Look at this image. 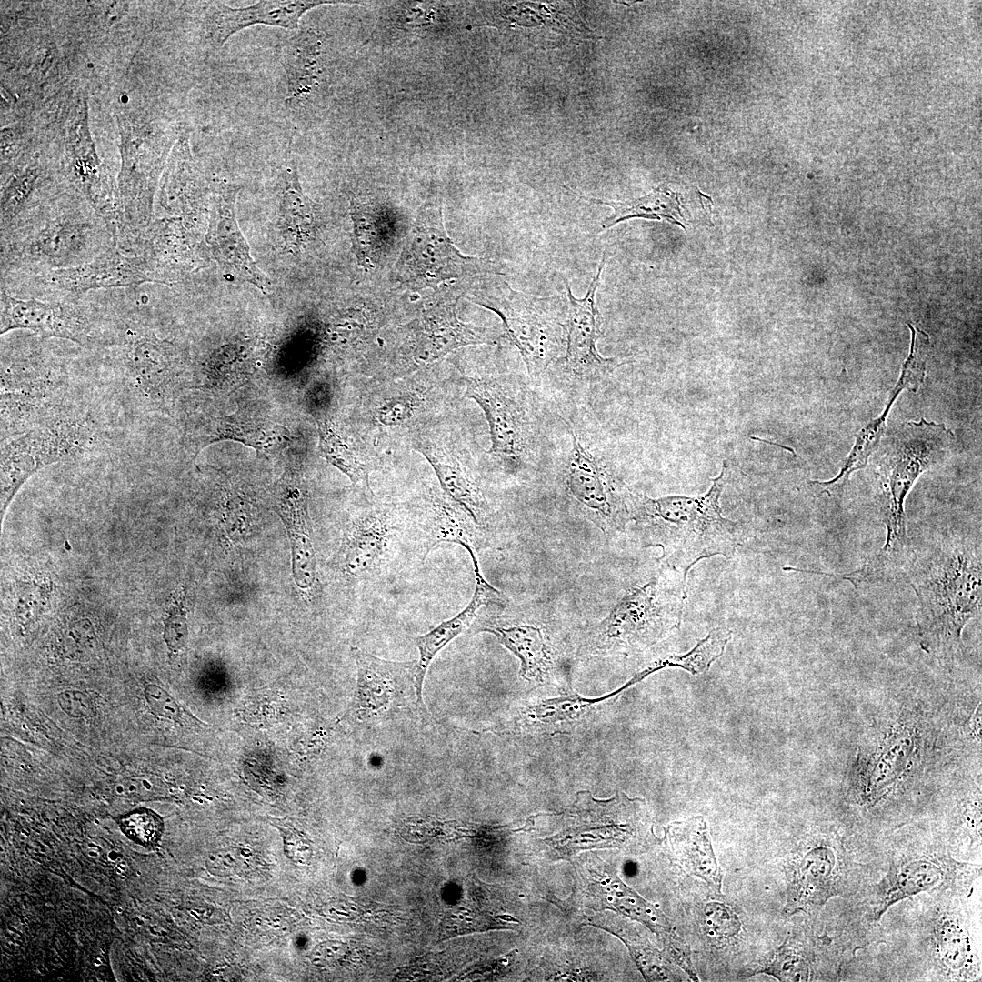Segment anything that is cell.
I'll return each mask as SVG.
<instances>
[{
  "label": "cell",
  "instance_id": "cell-22",
  "mask_svg": "<svg viewBox=\"0 0 982 982\" xmlns=\"http://www.w3.org/2000/svg\"><path fill=\"white\" fill-rule=\"evenodd\" d=\"M908 326L911 331L909 354L903 364L899 378L890 394L886 407L877 417L869 421L857 434L855 444L838 474L830 480L819 481L818 483L822 492L829 496L840 492L850 475L866 466L869 456L877 449L883 438L889 411L901 391L904 389L916 391L925 380V348L928 343V337L924 332L919 331L911 324H908Z\"/></svg>",
  "mask_w": 982,
  "mask_h": 982
},
{
  "label": "cell",
  "instance_id": "cell-36",
  "mask_svg": "<svg viewBox=\"0 0 982 982\" xmlns=\"http://www.w3.org/2000/svg\"><path fill=\"white\" fill-rule=\"evenodd\" d=\"M316 424L319 433V448L327 462L346 474L354 485L362 483L370 489L369 475L379 468V462L359 455L326 416L316 418Z\"/></svg>",
  "mask_w": 982,
  "mask_h": 982
},
{
  "label": "cell",
  "instance_id": "cell-19",
  "mask_svg": "<svg viewBox=\"0 0 982 982\" xmlns=\"http://www.w3.org/2000/svg\"><path fill=\"white\" fill-rule=\"evenodd\" d=\"M576 896L586 907L599 911L610 909L649 927L658 936L671 934L668 919L653 905L626 887L616 872L597 857L577 862Z\"/></svg>",
  "mask_w": 982,
  "mask_h": 982
},
{
  "label": "cell",
  "instance_id": "cell-18",
  "mask_svg": "<svg viewBox=\"0 0 982 982\" xmlns=\"http://www.w3.org/2000/svg\"><path fill=\"white\" fill-rule=\"evenodd\" d=\"M239 187L219 181L212 185V205L205 242L215 260L239 278L264 294L272 289L271 280L261 271L239 228L235 202Z\"/></svg>",
  "mask_w": 982,
  "mask_h": 982
},
{
  "label": "cell",
  "instance_id": "cell-3",
  "mask_svg": "<svg viewBox=\"0 0 982 982\" xmlns=\"http://www.w3.org/2000/svg\"><path fill=\"white\" fill-rule=\"evenodd\" d=\"M727 473L724 463L708 492L696 497L649 498L629 492L630 518L642 527L650 545L660 546L666 561L682 574L684 587L688 571L698 561L714 556L729 558L743 542L741 526L721 515L719 499Z\"/></svg>",
  "mask_w": 982,
  "mask_h": 982
},
{
  "label": "cell",
  "instance_id": "cell-26",
  "mask_svg": "<svg viewBox=\"0 0 982 982\" xmlns=\"http://www.w3.org/2000/svg\"><path fill=\"white\" fill-rule=\"evenodd\" d=\"M472 559L475 573V589L467 606L455 616L441 622L414 642L419 652L416 668V688L423 722H429L430 716L423 698V686L426 671L435 656L453 639L469 628L476 619L478 610L489 604H502V593L484 577L476 557V552L466 550Z\"/></svg>",
  "mask_w": 982,
  "mask_h": 982
},
{
  "label": "cell",
  "instance_id": "cell-7",
  "mask_svg": "<svg viewBox=\"0 0 982 982\" xmlns=\"http://www.w3.org/2000/svg\"><path fill=\"white\" fill-rule=\"evenodd\" d=\"M0 333L25 329L43 338L56 337L85 346H107L114 315L85 296L55 299L17 297L0 291Z\"/></svg>",
  "mask_w": 982,
  "mask_h": 982
},
{
  "label": "cell",
  "instance_id": "cell-25",
  "mask_svg": "<svg viewBox=\"0 0 982 982\" xmlns=\"http://www.w3.org/2000/svg\"><path fill=\"white\" fill-rule=\"evenodd\" d=\"M417 525L423 557L437 546L457 544L475 552L487 546L485 530L473 516L441 487L431 486L418 505Z\"/></svg>",
  "mask_w": 982,
  "mask_h": 982
},
{
  "label": "cell",
  "instance_id": "cell-28",
  "mask_svg": "<svg viewBox=\"0 0 982 982\" xmlns=\"http://www.w3.org/2000/svg\"><path fill=\"white\" fill-rule=\"evenodd\" d=\"M477 631L493 634L519 659L523 679L536 684L556 680L558 674L552 646L538 626L489 619L478 623Z\"/></svg>",
  "mask_w": 982,
  "mask_h": 982
},
{
  "label": "cell",
  "instance_id": "cell-32",
  "mask_svg": "<svg viewBox=\"0 0 982 982\" xmlns=\"http://www.w3.org/2000/svg\"><path fill=\"white\" fill-rule=\"evenodd\" d=\"M669 837L673 851L681 866L720 890L721 873L711 847L706 821L697 817L676 823L670 827Z\"/></svg>",
  "mask_w": 982,
  "mask_h": 982
},
{
  "label": "cell",
  "instance_id": "cell-21",
  "mask_svg": "<svg viewBox=\"0 0 982 982\" xmlns=\"http://www.w3.org/2000/svg\"><path fill=\"white\" fill-rule=\"evenodd\" d=\"M608 700V697L586 698L570 692L530 699L518 706L505 722L488 731L519 736L566 734L587 722Z\"/></svg>",
  "mask_w": 982,
  "mask_h": 982
},
{
  "label": "cell",
  "instance_id": "cell-39",
  "mask_svg": "<svg viewBox=\"0 0 982 982\" xmlns=\"http://www.w3.org/2000/svg\"><path fill=\"white\" fill-rule=\"evenodd\" d=\"M936 950L940 962L953 972H962L971 963L967 934L957 922L947 919L936 931Z\"/></svg>",
  "mask_w": 982,
  "mask_h": 982
},
{
  "label": "cell",
  "instance_id": "cell-6",
  "mask_svg": "<svg viewBox=\"0 0 982 982\" xmlns=\"http://www.w3.org/2000/svg\"><path fill=\"white\" fill-rule=\"evenodd\" d=\"M502 297L476 301L495 312L519 350L528 375L538 378L566 351V296L539 297L506 285Z\"/></svg>",
  "mask_w": 982,
  "mask_h": 982
},
{
  "label": "cell",
  "instance_id": "cell-27",
  "mask_svg": "<svg viewBox=\"0 0 982 982\" xmlns=\"http://www.w3.org/2000/svg\"><path fill=\"white\" fill-rule=\"evenodd\" d=\"M840 864L829 846H816L791 867L786 911L823 905L837 892Z\"/></svg>",
  "mask_w": 982,
  "mask_h": 982
},
{
  "label": "cell",
  "instance_id": "cell-11",
  "mask_svg": "<svg viewBox=\"0 0 982 982\" xmlns=\"http://www.w3.org/2000/svg\"><path fill=\"white\" fill-rule=\"evenodd\" d=\"M644 801L617 792L608 800H596L579 792L565 814L560 831L545 842L561 857L591 848L618 847L633 838L644 819Z\"/></svg>",
  "mask_w": 982,
  "mask_h": 982
},
{
  "label": "cell",
  "instance_id": "cell-45",
  "mask_svg": "<svg viewBox=\"0 0 982 982\" xmlns=\"http://www.w3.org/2000/svg\"><path fill=\"white\" fill-rule=\"evenodd\" d=\"M466 908H456L444 919V927L448 934H464L479 931L492 926L481 915Z\"/></svg>",
  "mask_w": 982,
  "mask_h": 982
},
{
  "label": "cell",
  "instance_id": "cell-29",
  "mask_svg": "<svg viewBox=\"0 0 982 982\" xmlns=\"http://www.w3.org/2000/svg\"><path fill=\"white\" fill-rule=\"evenodd\" d=\"M323 35L311 27L299 28L282 45L280 63L286 82V103L297 106L307 101L319 85Z\"/></svg>",
  "mask_w": 982,
  "mask_h": 982
},
{
  "label": "cell",
  "instance_id": "cell-41",
  "mask_svg": "<svg viewBox=\"0 0 982 982\" xmlns=\"http://www.w3.org/2000/svg\"><path fill=\"white\" fill-rule=\"evenodd\" d=\"M116 820L129 838L145 847L155 844L164 829L161 817L145 807L122 815Z\"/></svg>",
  "mask_w": 982,
  "mask_h": 982
},
{
  "label": "cell",
  "instance_id": "cell-34",
  "mask_svg": "<svg viewBox=\"0 0 982 982\" xmlns=\"http://www.w3.org/2000/svg\"><path fill=\"white\" fill-rule=\"evenodd\" d=\"M566 188L580 199L596 205H605L613 209L612 215L602 221V231L630 218L667 221L684 227L680 221L682 214L677 195L665 185L656 188L643 197L624 202L585 196L569 187Z\"/></svg>",
  "mask_w": 982,
  "mask_h": 982
},
{
  "label": "cell",
  "instance_id": "cell-5",
  "mask_svg": "<svg viewBox=\"0 0 982 982\" xmlns=\"http://www.w3.org/2000/svg\"><path fill=\"white\" fill-rule=\"evenodd\" d=\"M465 396L482 408L490 430L489 454L509 466L530 460L538 448L539 423L531 395L516 376H464Z\"/></svg>",
  "mask_w": 982,
  "mask_h": 982
},
{
  "label": "cell",
  "instance_id": "cell-40",
  "mask_svg": "<svg viewBox=\"0 0 982 982\" xmlns=\"http://www.w3.org/2000/svg\"><path fill=\"white\" fill-rule=\"evenodd\" d=\"M619 937L626 944L629 951L646 980H678L679 977L675 973L668 961L661 953L654 948L649 943H646L636 934L631 936L620 935Z\"/></svg>",
  "mask_w": 982,
  "mask_h": 982
},
{
  "label": "cell",
  "instance_id": "cell-12",
  "mask_svg": "<svg viewBox=\"0 0 982 982\" xmlns=\"http://www.w3.org/2000/svg\"><path fill=\"white\" fill-rule=\"evenodd\" d=\"M495 272L486 258L463 255L446 235L442 209H424L402 252L397 274L415 288H436L452 278H471Z\"/></svg>",
  "mask_w": 982,
  "mask_h": 982
},
{
  "label": "cell",
  "instance_id": "cell-16",
  "mask_svg": "<svg viewBox=\"0 0 982 982\" xmlns=\"http://www.w3.org/2000/svg\"><path fill=\"white\" fill-rule=\"evenodd\" d=\"M399 508L371 493L366 507L347 526L340 550L342 566L353 577L377 575L401 530Z\"/></svg>",
  "mask_w": 982,
  "mask_h": 982
},
{
  "label": "cell",
  "instance_id": "cell-8",
  "mask_svg": "<svg viewBox=\"0 0 982 982\" xmlns=\"http://www.w3.org/2000/svg\"><path fill=\"white\" fill-rule=\"evenodd\" d=\"M148 283L161 284L148 260L143 255H128L117 246L73 267L1 279V286L12 295L47 296L45 299L78 297L92 290L135 288Z\"/></svg>",
  "mask_w": 982,
  "mask_h": 982
},
{
  "label": "cell",
  "instance_id": "cell-20",
  "mask_svg": "<svg viewBox=\"0 0 982 982\" xmlns=\"http://www.w3.org/2000/svg\"><path fill=\"white\" fill-rule=\"evenodd\" d=\"M410 442L434 469L440 487L480 526L485 525L489 513L488 502L479 476L465 453L449 439L436 437L430 428L414 436Z\"/></svg>",
  "mask_w": 982,
  "mask_h": 982
},
{
  "label": "cell",
  "instance_id": "cell-35",
  "mask_svg": "<svg viewBox=\"0 0 982 982\" xmlns=\"http://www.w3.org/2000/svg\"><path fill=\"white\" fill-rule=\"evenodd\" d=\"M945 877L942 864L930 858H914L900 864L888 877L876 914L881 916L893 904L935 888Z\"/></svg>",
  "mask_w": 982,
  "mask_h": 982
},
{
  "label": "cell",
  "instance_id": "cell-15",
  "mask_svg": "<svg viewBox=\"0 0 982 982\" xmlns=\"http://www.w3.org/2000/svg\"><path fill=\"white\" fill-rule=\"evenodd\" d=\"M86 431L75 422L36 428L2 444L1 515L25 481L39 469L67 458L85 441Z\"/></svg>",
  "mask_w": 982,
  "mask_h": 982
},
{
  "label": "cell",
  "instance_id": "cell-9",
  "mask_svg": "<svg viewBox=\"0 0 982 982\" xmlns=\"http://www.w3.org/2000/svg\"><path fill=\"white\" fill-rule=\"evenodd\" d=\"M682 606L676 596L664 601L655 580L633 588L590 633L586 651L605 655L649 646L677 626Z\"/></svg>",
  "mask_w": 982,
  "mask_h": 982
},
{
  "label": "cell",
  "instance_id": "cell-14",
  "mask_svg": "<svg viewBox=\"0 0 982 982\" xmlns=\"http://www.w3.org/2000/svg\"><path fill=\"white\" fill-rule=\"evenodd\" d=\"M572 446L566 466L568 494L603 530L619 529L630 518L629 490L605 459L582 443L570 427Z\"/></svg>",
  "mask_w": 982,
  "mask_h": 982
},
{
  "label": "cell",
  "instance_id": "cell-10",
  "mask_svg": "<svg viewBox=\"0 0 982 982\" xmlns=\"http://www.w3.org/2000/svg\"><path fill=\"white\" fill-rule=\"evenodd\" d=\"M426 372L385 378L379 381L366 399L370 425L377 434H398L409 436L432 427L437 416L450 401V376Z\"/></svg>",
  "mask_w": 982,
  "mask_h": 982
},
{
  "label": "cell",
  "instance_id": "cell-23",
  "mask_svg": "<svg viewBox=\"0 0 982 982\" xmlns=\"http://www.w3.org/2000/svg\"><path fill=\"white\" fill-rule=\"evenodd\" d=\"M205 15L208 42L215 48L222 47L235 34L256 25H270L296 31L299 21L311 9L326 5H356V1H258L254 5L234 8L222 2L210 3Z\"/></svg>",
  "mask_w": 982,
  "mask_h": 982
},
{
  "label": "cell",
  "instance_id": "cell-24",
  "mask_svg": "<svg viewBox=\"0 0 982 982\" xmlns=\"http://www.w3.org/2000/svg\"><path fill=\"white\" fill-rule=\"evenodd\" d=\"M414 370L429 366L458 347L495 345L499 337L493 328L476 326L458 319L456 303L440 304L424 311L412 326Z\"/></svg>",
  "mask_w": 982,
  "mask_h": 982
},
{
  "label": "cell",
  "instance_id": "cell-1",
  "mask_svg": "<svg viewBox=\"0 0 982 982\" xmlns=\"http://www.w3.org/2000/svg\"><path fill=\"white\" fill-rule=\"evenodd\" d=\"M955 435L944 424L905 422L887 435L876 469L877 506L886 527L883 546L859 568L839 577L855 586L890 581L904 575L912 546L907 532L905 500L918 477L950 453Z\"/></svg>",
  "mask_w": 982,
  "mask_h": 982
},
{
  "label": "cell",
  "instance_id": "cell-33",
  "mask_svg": "<svg viewBox=\"0 0 982 982\" xmlns=\"http://www.w3.org/2000/svg\"><path fill=\"white\" fill-rule=\"evenodd\" d=\"M278 507L290 530L295 580L299 587L309 589L316 580V560L310 538L305 497L298 489L289 487L281 494Z\"/></svg>",
  "mask_w": 982,
  "mask_h": 982
},
{
  "label": "cell",
  "instance_id": "cell-4",
  "mask_svg": "<svg viewBox=\"0 0 982 982\" xmlns=\"http://www.w3.org/2000/svg\"><path fill=\"white\" fill-rule=\"evenodd\" d=\"M115 241L94 210H40L1 233V279L38 275L89 262Z\"/></svg>",
  "mask_w": 982,
  "mask_h": 982
},
{
  "label": "cell",
  "instance_id": "cell-30",
  "mask_svg": "<svg viewBox=\"0 0 982 982\" xmlns=\"http://www.w3.org/2000/svg\"><path fill=\"white\" fill-rule=\"evenodd\" d=\"M276 200L281 235L288 249L296 252L315 235L317 205L305 194L293 160L278 176Z\"/></svg>",
  "mask_w": 982,
  "mask_h": 982
},
{
  "label": "cell",
  "instance_id": "cell-2",
  "mask_svg": "<svg viewBox=\"0 0 982 982\" xmlns=\"http://www.w3.org/2000/svg\"><path fill=\"white\" fill-rule=\"evenodd\" d=\"M904 575L917 596L922 648L952 659L962 649L965 626L981 612L980 545L952 536L912 547Z\"/></svg>",
  "mask_w": 982,
  "mask_h": 982
},
{
  "label": "cell",
  "instance_id": "cell-46",
  "mask_svg": "<svg viewBox=\"0 0 982 982\" xmlns=\"http://www.w3.org/2000/svg\"><path fill=\"white\" fill-rule=\"evenodd\" d=\"M60 708L73 718H85L93 712V703L83 691L67 689L57 695Z\"/></svg>",
  "mask_w": 982,
  "mask_h": 982
},
{
  "label": "cell",
  "instance_id": "cell-42",
  "mask_svg": "<svg viewBox=\"0 0 982 982\" xmlns=\"http://www.w3.org/2000/svg\"><path fill=\"white\" fill-rule=\"evenodd\" d=\"M780 981H807L809 966L805 957L787 944L781 946L772 960L763 968Z\"/></svg>",
  "mask_w": 982,
  "mask_h": 982
},
{
  "label": "cell",
  "instance_id": "cell-17",
  "mask_svg": "<svg viewBox=\"0 0 982 982\" xmlns=\"http://www.w3.org/2000/svg\"><path fill=\"white\" fill-rule=\"evenodd\" d=\"M606 266L603 252L597 271L582 298H576L563 277L567 298L566 318V346L562 360L566 368L576 376L598 377L617 366L616 358L603 357L596 342L603 335V317L596 304V294Z\"/></svg>",
  "mask_w": 982,
  "mask_h": 982
},
{
  "label": "cell",
  "instance_id": "cell-43",
  "mask_svg": "<svg viewBox=\"0 0 982 982\" xmlns=\"http://www.w3.org/2000/svg\"><path fill=\"white\" fill-rule=\"evenodd\" d=\"M164 624V640L170 653L175 654L184 648L188 636L185 594L182 590L173 597Z\"/></svg>",
  "mask_w": 982,
  "mask_h": 982
},
{
  "label": "cell",
  "instance_id": "cell-13",
  "mask_svg": "<svg viewBox=\"0 0 982 982\" xmlns=\"http://www.w3.org/2000/svg\"><path fill=\"white\" fill-rule=\"evenodd\" d=\"M357 681L345 714L351 721L377 724L413 710L422 720L416 688V661H392L352 648Z\"/></svg>",
  "mask_w": 982,
  "mask_h": 982
},
{
  "label": "cell",
  "instance_id": "cell-37",
  "mask_svg": "<svg viewBox=\"0 0 982 982\" xmlns=\"http://www.w3.org/2000/svg\"><path fill=\"white\" fill-rule=\"evenodd\" d=\"M730 637V631L722 628L714 629L687 654L683 656H671L656 661L653 665L637 674L635 676V679L638 681L651 672L666 666H679L694 675L703 673L723 654L725 646Z\"/></svg>",
  "mask_w": 982,
  "mask_h": 982
},
{
  "label": "cell",
  "instance_id": "cell-44",
  "mask_svg": "<svg viewBox=\"0 0 982 982\" xmlns=\"http://www.w3.org/2000/svg\"><path fill=\"white\" fill-rule=\"evenodd\" d=\"M144 696L150 711L162 718L180 722L184 718V711L175 699L164 688L156 684H147L144 688Z\"/></svg>",
  "mask_w": 982,
  "mask_h": 982
},
{
  "label": "cell",
  "instance_id": "cell-31",
  "mask_svg": "<svg viewBox=\"0 0 982 982\" xmlns=\"http://www.w3.org/2000/svg\"><path fill=\"white\" fill-rule=\"evenodd\" d=\"M204 436V446L215 441L230 439L248 446L259 453L274 455L290 443L289 431L267 417L236 411L232 416L210 421Z\"/></svg>",
  "mask_w": 982,
  "mask_h": 982
},
{
  "label": "cell",
  "instance_id": "cell-38",
  "mask_svg": "<svg viewBox=\"0 0 982 982\" xmlns=\"http://www.w3.org/2000/svg\"><path fill=\"white\" fill-rule=\"evenodd\" d=\"M369 205L351 202V217L354 225V250L363 265L371 264L386 241L385 226L380 216Z\"/></svg>",
  "mask_w": 982,
  "mask_h": 982
}]
</instances>
